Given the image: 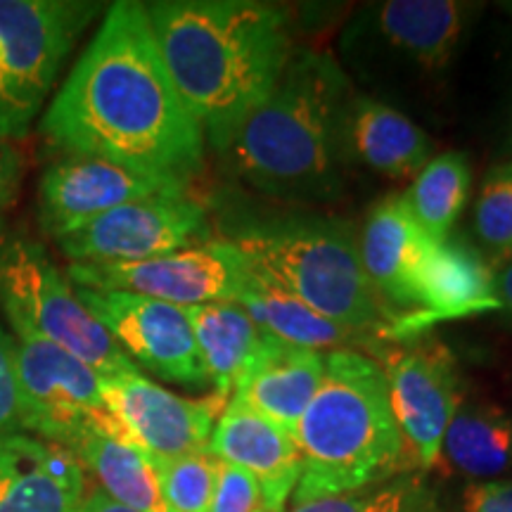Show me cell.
Wrapping results in <instances>:
<instances>
[{
    "label": "cell",
    "instance_id": "4fadbf2b",
    "mask_svg": "<svg viewBox=\"0 0 512 512\" xmlns=\"http://www.w3.org/2000/svg\"><path fill=\"white\" fill-rule=\"evenodd\" d=\"M107 411L128 439L150 458H176L207 451L226 401L216 394L188 399L140 373L100 377Z\"/></svg>",
    "mask_w": 512,
    "mask_h": 512
},
{
    "label": "cell",
    "instance_id": "d4e9b609",
    "mask_svg": "<svg viewBox=\"0 0 512 512\" xmlns=\"http://www.w3.org/2000/svg\"><path fill=\"white\" fill-rule=\"evenodd\" d=\"M441 451L467 477L503 475L512 470V413L489 401H460Z\"/></svg>",
    "mask_w": 512,
    "mask_h": 512
},
{
    "label": "cell",
    "instance_id": "8fae6325",
    "mask_svg": "<svg viewBox=\"0 0 512 512\" xmlns=\"http://www.w3.org/2000/svg\"><path fill=\"white\" fill-rule=\"evenodd\" d=\"M249 261L233 242L209 240L136 264H69L76 287L119 290L181 306L233 302L245 285Z\"/></svg>",
    "mask_w": 512,
    "mask_h": 512
},
{
    "label": "cell",
    "instance_id": "ffe728a7",
    "mask_svg": "<svg viewBox=\"0 0 512 512\" xmlns=\"http://www.w3.org/2000/svg\"><path fill=\"white\" fill-rule=\"evenodd\" d=\"M325 375V354L264 335L252 366L242 375L230 401L294 434L318 394Z\"/></svg>",
    "mask_w": 512,
    "mask_h": 512
},
{
    "label": "cell",
    "instance_id": "277c9868",
    "mask_svg": "<svg viewBox=\"0 0 512 512\" xmlns=\"http://www.w3.org/2000/svg\"><path fill=\"white\" fill-rule=\"evenodd\" d=\"M294 441L302 456L294 505L382 484L413 463L392 413L382 366L351 349L325 356L323 382L294 430Z\"/></svg>",
    "mask_w": 512,
    "mask_h": 512
},
{
    "label": "cell",
    "instance_id": "6da1fadb",
    "mask_svg": "<svg viewBox=\"0 0 512 512\" xmlns=\"http://www.w3.org/2000/svg\"><path fill=\"white\" fill-rule=\"evenodd\" d=\"M67 157H91L188 185L204 166V128L178 93L145 5L107 10L41 121Z\"/></svg>",
    "mask_w": 512,
    "mask_h": 512
},
{
    "label": "cell",
    "instance_id": "9c48e42d",
    "mask_svg": "<svg viewBox=\"0 0 512 512\" xmlns=\"http://www.w3.org/2000/svg\"><path fill=\"white\" fill-rule=\"evenodd\" d=\"M19 432L67 448L117 425L102 399L100 375L48 339L17 332Z\"/></svg>",
    "mask_w": 512,
    "mask_h": 512
},
{
    "label": "cell",
    "instance_id": "5b68a950",
    "mask_svg": "<svg viewBox=\"0 0 512 512\" xmlns=\"http://www.w3.org/2000/svg\"><path fill=\"white\" fill-rule=\"evenodd\" d=\"M228 242L323 318L356 335L387 332L389 311L363 271L347 223L292 214L245 216L230 223Z\"/></svg>",
    "mask_w": 512,
    "mask_h": 512
},
{
    "label": "cell",
    "instance_id": "1f68e13d",
    "mask_svg": "<svg viewBox=\"0 0 512 512\" xmlns=\"http://www.w3.org/2000/svg\"><path fill=\"white\" fill-rule=\"evenodd\" d=\"M467 512H512V482H477L463 494Z\"/></svg>",
    "mask_w": 512,
    "mask_h": 512
},
{
    "label": "cell",
    "instance_id": "603a6c76",
    "mask_svg": "<svg viewBox=\"0 0 512 512\" xmlns=\"http://www.w3.org/2000/svg\"><path fill=\"white\" fill-rule=\"evenodd\" d=\"M72 453L112 501L136 512H171L159 491L155 463L126 437L119 422L91 432Z\"/></svg>",
    "mask_w": 512,
    "mask_h": 512
},
{
    "label": "cell",
    "instance_id": "5bb4252c",
    "mask_svg": "<svg viewBox=\"0 0 512 512\" xmlns=\"http://www.w3.org/2000/svg\"><path fill=\"white\" fill-rule=\"evenodd\" d=\"M399 432L418 467L437 463L460 403L456 358L441 344H415L380 363Z\"/></svg>",
    "mask_w": 512,
    "mask_h": 512
},
{
    "label": "cell",
    "instance_id": "d6986e66",
    "mask_svg": "<svg viewBox=\"0 0 512 512\" xmlns=\"http://www.w3.org/2000/svg\"><path fill=\"white\" fill-rule=\"evenodd\" d=\"M434 245L401 195L387 197L370 211L358 249L363 271L387 311L420 309L418 280Z\"/></svg>",
    "mask_w": 512,
    "mask_h": 512
},
{
    "label": "cell",
    "instance_id": "e575fe53",
    "mask_svg": "<svg viewBox=\"0 0 512 512\" xmlns=\"http://www.w3.org/2000/svg\"><path fill=\"white\" fill-rule=\"evenodd\" d=\"M496 297L501 302V309L512 316V261L498 273L496 278Z\"/></svg>",
    "mask_w": 512,
    "mask_h": 512
},
{
    "label": "cell",
    "instance_id": "e0dca14e",
    "mask_svg": "<svg viewBox=\"0 0 512 512\" xmlns=\"http://www.w3.org/2000/svg\"><path fill=\"white\" fill-rule=\"evenodd\" d=\"M86 494V472L67 448L0 434V512H76Z\"/></svg>",
    "mask_w": 512,
    "mask_h": 512
},
{
    "label": "cell",
    "instance_id": "484cf974",
    "mask_svg": "<svg viewBox=\"0 0 512 512\" xmlns=\"http://www.w3.org/2000/svg\"><path fill=\"white\" fill-rule=\"evenodd\" d=\"M470 183V162L463 152H444L427 162L401 197L422 230L434 242H444L465 207Z\"/></svg>",
    "mask_w": 512,
    "mask_h": 512
},
{
    "label": "cell",
    "instance_id": "52a82bcc",
    "mask_svg": "<svg viewBox=\"0 0 512 512\" xmlns=\"http://www.w3.org/2000/svg\"><path fill=\"white\" fill-rule=\"evenodd\" d=\"M98 5L0 0V138L22 140Z\"/></svg>",
    "mask_w": 512,
    "mask_h": 512
},
{
    "label": "cell",
    "instance_id": "ba28073f",
    "mask_svg": "<svg viewBox=\"0 0 512 512\" xmlns=\"http://www.w3.org/2000/svg\"><path fill=\"white\" fill-rule=\"evenodd\" d=\"M472 5L389 0L363 10L342 36L344 60L368 76L441 79L470 27Z\"/></svg>",
    "mask_w": 512,
    "mask_h": 512
},
{
    "label": "cell",
    "instance_id": "8992f818",
    "mask_svg": "<svg viewBox=\"0 0 512 512\" xmlns=\"http://www.w3.org/2000/svg\"><path fill=\"white\" fill-rule=\"evenodd\" d=\"M0 311L12 335L29 332L48 339L100 377L138 373L136 363L81 304L67 275L29 235L0 230Z\"/></svg>",
    "mask_w": 512,
    "mask_h": 512
},
{
    "label": "cell",
    "instance_id": "2e32d148",
    "mask_svg": "<svg viewBox=\"0 0 512 512\" xmlns=\"http://www.w3.org/2000/svg\"><path fill=\"white\" fill-rule=\"evenodd\" d=\"M209 451L221 463L240 467L259 482L266 512H285L302 477L294 434L242 403L228 401L211 432Z\"/></svg>",
    "mask_w": 512,
    "mask_h": 512
},
{
    "label": "cell",
    "instance_id": "7a4b0ae2",
    "mask_svg": "<svg viewBox=\"0 0 512 512\" xmlns=\"http://www.w3.org/2000/svg\"><path fill=\"white\" fill-rule=\"evenodd\" d=\"M143 5L178 93L219 152L294 57L290 15L256 0Z\"/></svg>",
    "mask_w": 512,
    "mask_h": 512
},
{
    "label": "cell",
    "instance_id": "ac0fdd59",
    "mask_svg": "<svg viewBox=\"0 0 512 512\" xmlns=\"http://www.w3.org/2000/svg\"><path fill=\"white\" fill-rule=\"evenodd\" d=\"M420 311L394 318L384 335H411L427 325L472 313L501 311L496 297V278L475 247L463 240L437 242L427 256L418 280Z\"/></svg>",
    "mask_w": 512,
    "mask_h": 512
},
{
    "label": "cell",
    "instance_id": "7402d4cb",
    "mask_svg": "<svg viewBox=\"0 0 512 512\" xmlns=\"http://www.w3.org/2000/svg\"><path fill=\"white\" fill-rule=\"evenodd\" d=\"M185 316L195 335L204 375L216 389L214 394L228 403L242 375L252 366L264 332L242 306L233 302L188 306Z\"/></svg>",
    "mask_w": 512,
    "mask_h": 512
},
{
    "label": "cell",
    "instance_id": "44dd1931",
    "mask_svg": "<svg viewBox=\"0 0 512 512\" xmlns=\"http://www.w3.org/2000/svg\"><path fill=\"white\" fill-rule=\"evenodd\" d=\"M434 155V140L387 102L351 95L342 119V157L389 178H415Z\"/></svg>",
    "mask_w": 512,
    "mask_h": 512
},
{
    "label": "cell",
    "instance_id": "4dcf8cb0",
    "mask_svg": "<svg viewBox=\"0 0 512 512\" xmlns=\"http://www.w3.org/2000/svg\"><path fill=\"white\" fill-rule=\"evenodd\" d=\"M15 337L0 325V434L19 432V384Z\"/></svg>",
    "mask_w": 512,
    "mask_h": 512
},
{
    "label": "cell",
    "instance_id": "f1b7e54d",
    "mask_svg": "<svg viewBox=\"0 0 512 512\" xmlns=\"http://www.w3.org/2000/svg\"><path fill=\"white\" fill-rule=\"evenodd\" d=\"M475 233L496 259L512 256V162L484 176L475 209Z\"/></svg>",
    "mask_w": 512,
    "mask_h": 512
},
{
    "label": "cell",
    "instance_id": "9a60e30c",
    "mask_svg": "<svg viewBox=\"0 0 512 512\" xmlns=\"http://www.w3.org/2000/svg\"><path fill=\"white\" fill-rule=\"evenodd\" d=\"M183 190L188 185L140 174L105 159L67 157L41 178L38 223L57 242L121 204Z\"/></svg>",
    "mask_w": 512,
    "mask_h": 512
},
{
    "label": "cell",
    "instance_id": "d590c367",
    "mask_svg": "<svg viewBox=\"0 0 512 512\" xmlns=\"http://www.w3.org/2000/svg\"><path fill=\"white\" fill-rule=\"evenodd\" d=\"M508 152L512 155V102H510V126H508Z\"/></svg>",
    "mask_w": 512,
    "mask_h": 512
},
{
    "label": "cell",
    "instance_id": "4316f807",
    "mask_svg": "<svg viewBox=\"0 0 512 512\" xmlns=\"http://www.w3.org/2000/svg\"><path fill=\"white\" fill-rule=\"evenodd\" d=\"M290 512H439V508L420 472H403L351 494L294 505Z\"/></svg>",
    "mask_w": 512,
    "mask_h": 512
},
{
    "label": "cell",
    "instance_id": "30bf717a",
    "mask_svg": "<svg viewBox=\"0 0 512 512\" xmlns=\"http://www.w3.org/2000/svg\"><path fill=\"white\" fill-rule=\"evenodd\" d=\"M209 214L188 192H162L121 204L57 240L72 264H136L202 245Z\"/></svg>",
    "mask_w": 512,
    "mask_h": 512
},
{
    "label": "cell",
    "instance_id": "cb8c5ba5",
    "mask_svg": "<svg viewBox=\"0 0 512 512\" xmlns=\"http://www.w3.org/2000/svg\"><path fill=\"white\" fill-rule=\"evenodd\" d=\"M235 304L247 311V316L259 325L264 335L278 337L287 344H297L306 349H344V344L354 342L356 332L323 318L309 304L287 292L275 283L271 275L261 273L249 264L245 285L235 299Z\"/></svg>",
    "mask_w": 512,
    "mask_h": 512
},
{
    "label": "cell",
    "instance_id": "3957f363",
    "mask_svg": "<svg viewBox=\"0 0 512 512\" xmlns=\"http://www.w3.org/2000/svg\"><path fill=\"white\" fill-rule=\"evenodd\" d=\"M354 88L328 50H299L219 155L249 188L330 202L342 188V119Z\"/></svg>",
    "mask_w": 512,
    "mask_h": 512
},
{
    "label": "cell",
    "instance_id": "7c38bea8",
    "mask_svg": "<svg viewBox=\"0 0 512 512\" xmlns=\"http://www.w3.org/2000/svg\"><path fill=\"white\" fill-rule=\"evenodd\" d=\"M76 297L140 368L185 387L209 384L185 309L119 290L76 287Z\"/></svg>",
    "mask_w": 512,
    "mask_h": 512
},
{
    "label": "cell",
    "instance_id": "836d02e7",
    "mask_svg": "<svg viewBox=\"0 0 512 512\" xmlns=\"http://www.w3.org/2000/svg\"><path fill=\"white\" fill-rule=\"evenodd\" d=\"M76 512H136V510H131V508H126V505L112 501L110 496L102 494V491L98 489V491H88Z\"/></svg>",
    "mask_w": 512,
    "mask_h": 512
},
{
    "label": "cell",
    "instance_id": "f546056e",
    "mask_svg": "<svg viewBox=\"0 0 512 512\" xmlns=\"http://www.w3.org/2000/svg\"><path fill=\"white\" fill-rule=\"evenodd\" d=\"M209 512H266L259 482L240 467L221 463Z\"/></svg>",
    "mask_w": 512,
    "mask_h": 512
},
{
    "label": "cell",
    "instance_id": "83f0119b",
    "mask_svg": "<svg viewBox=\"0 0 512 512\" xmlns=\"http://www.w3.org/2000/svg\"><path fill=\"white\" fill-rule=\"evenodd\" d=\"M159 491L171 512H209L221 460L209 451L176 458H152Z\"/></svg>",
    "mask_w": 512,
    "mask_h": 512
},
{
    "label": "cell",
    "instance_id": "d6a6232c",
    "mask_svg": "<svg viewBox=\"0 0 512 512\" xmlns=\"http://www.w3.org/2000/svg\"><path fill=\"white\" fill-rule=\"evenodd\" d=\"M24 178V157L10 140L0 138V211L17 202Z\"/></svg>",
    "mask_w": 512,
    "mask_h": 512
}]
</instances>
